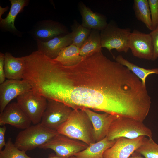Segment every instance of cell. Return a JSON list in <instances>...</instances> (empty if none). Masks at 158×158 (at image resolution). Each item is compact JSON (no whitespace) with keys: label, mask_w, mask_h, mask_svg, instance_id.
<instances>
[{"label":"cell","mask_w":158,"mask_h":158,"mask_svg":"<svg viewBox=\"0 0 158 158\" xmlns=\"http://www.w3.org/2000/svg\"><path fill=\"white\" fill-rule=\"evenodd\" d=\"M116 69V62L102 51L71 66L50 59L40 71L37 90L47 99L63 102L73 109L87 108L111 114Z\"/></svg>","instance_id":"cell-1"},{"label":"cell","mask_w":158,"mask_h":158,"mask_svg":"<svg viewBox=\"0 0 158 158\" xmlns=\"http://www.w3.org/2000/svg\"><path fill=\"white\" fill-rule=\"evenodd\" d=\"M57 131L59 134L80 140L88 145L96 142L92 122L83 109H73L67 119Z\"/></svg>","instance_id":"cell-2"},{"label":"cell","mask_w":158,"mask_h":158,"mask_svg":"<svg viewBox=\"0 0 158 158\" xmlns=\"http://www.w3.org/2000/svg\"><path fill=\"white\" fill-rule=\"evenodd\" d=\"M142 136L152 138L151 130L143 122L129 118L119 117L111 123L106 137L109 140H113L121 138L134 139Z\"/></svg>","instance_id":"cell-3"},{"label":"cell","mask_w":158,"mask_h":158,"mask_svg":"<svg viewBox=\"0 0 158 158\" xmlns=\"http://www.w3.org/2000/svg\"><path fill=\"white\" fill-rule=\"evenodd\" d=\"M59 134L57 130L47 128L40 123L20 131L14 144L20 150L26 152L39 148Z\"/></svg>","instance_id":"cell-4"},{"label":"cell","mask_w":158,"mask_h":158,"mask_svg":"<svg viewBox=\"0 0 158 158\" xmlns=\"http://www.w3.org/2000/svg\"><path fill=\"white\" fill-rule=\"evenodd\" d=\"M131 32L130 28H121L114 20H111L100 32L102 48L110 52L115 49L118 52H127L129 49L128 40Z\"/></svg>","instance_id":"cell-5"},{"label":"cell","mask_w":158,"mask_h":158,"mask_svg":"<svg viewBox=\"0 0 158 158\" xmlns=\"http://www.w3.org/2000/svg\"><path fill=\"white\" fill-rule=\"evenodd\" d=\"M17 102L34 125L40 123L47 99L32 89L18 96Z\"/></svg>","instance_id":"cell-6"},{"label":"cell","mask_w":158,"mask_h":158,"mask_svg":"<svg viewBox=\"0 0 158 158\" xmlns=\"http://www.w3.org/2000/svg\"><path fill=\"white\" fill-rule=\"evenodd\" d=\"M73 110L63 102L48 99L40 123L47 128L57 130L67 119Z\"/></svg>","instance_id":"cell-7"},{"label":"cell","mask_w":158,"mask_h":158,"mask_svg":"<svg viewBox=\"0 0 158 158\" xmlns=\"http://www.w3.org/2000/svg\"><path fill=\"white\" fill-rule=\"evenodd\" d=\"M88 146L81 141L59 134L39 148L51 149L55 152L57 156L70 157L84 150Z\"/></svg>","instance_id":"cell-8"},{"label":"cell","mask_w":158,"mask_h":158,"mask_svg":"<svg viewBox=\"0 0 158 158\" xmlns=\"http://www.w3.org/2000/svg\"><path fill=\"white\" fill-rule=\"evenodd\" d=\"M68 33V29L65 25L51 20H43L37 23L29 32L36 41L43 42Z\"/></svg>","instance_id":"cell-9"},{"label":"cell","mask_w":158,"mask_h":158,"mask_svg":"<svg viewBox=\"0 0 158 158\" xmlns=\"http://www.w3.org/2000/svg\"><path fill=\"white\" fill-rule=\"evenodd\" d=\"M128 46L133 55L138 58L152 60L153 47L150 34L142 33L134 29L129 35Z\"/></svg>","instance_id":"cell-10"},{"label":"cell","mask_w":158,"mask_h":158,"mask_svg":"<svg viewBox=\"0 0 158 158\" xmlns=\"http://www.w3.org/2000/svg\"><path fill=\"white\" fill-rule=\"evenodd\" d=\"M145 138L144 136L134 139L119 138L105 151L103 158H129L143 144Z\"/></svg>","instance_id":"cell-11"},{"label":"cell","mask_w":158,"mask_h":158,"mask_svg":"<svg viewBox=\"0 0 158 158\" xmlns=\"http://www.w3.org/2000/svg\"><path fill=\"white\" fill-rule=\"evenodd\" d=\"M32 89L26 80H6L0 85V112L13 99Z\"/></svg>","instance_id":"cell-12"},{"label":"cell","mask_w":158,"mask_h":158,"mask_svg":"<svg viewBox=\"0 0 158 158\" xmlns=\"http://www.w3.org/2000/svg\"><path fill=\"white\" fill-rule=\"evenodd\" d=\"M32 122L17 102L9 103L0 113V125L9 124L24 130L30 126Z\"/></svg>","instance_id":"cell-13"},{"label":"cell","mask_w":158,"mask_h":158,"mask_svg":"<svg viewBox=\"0 0 158 158\" xmlns=\"http://www.w3.org/2000/svg\"><path fill=\"white\" fill-rule=\"evenodd\" d=\"M82 109L86 113L92 122L96 142L106 137L112 122L120 117L107 113H98L88 108H85Z\"/></svg>","instance_id":"cell-14"},{"label":"cell","mask_w":158,"mask_h":158,"mask_svg":"<svg viewBox=\"0 0 158 158\" xmlns=\"http://www.w3.org/2000/svg\"><path fill=\"white\" fill-rule=\"evenodd\" d=\"M36 41L37 51L53 59L58 56L63 49L72 43L71 32L56 37L46 42Z\"/></svg>","instance_id":"cell-15"},{"label":"cell","mask_w":158,"mask_h":158,"mask_svg":"<svg viewBox=\"0 0 158 158\" xmlns=\"http://www.w3.org/2000/svg\"><path fill=\"white\" fill-rule=\"evenodd\" d=\"M78 8L82 18L81 25L90 30L101 31L108 23L106 17L100 13L93 12L82 1L78 4Z\"/></svg>","instance_id":"cell-16"},{"label":"cell","mask_w":158,"mask_h":158,"mask_svg":"<svg viewBox=\"0 0 158 158\" xmlns=\"http://www.w3.org/2000/svg\"><path fill=\"white\" fill-rule=\"evenodd\" d=\"M4 70L6 78L9 80L23 79L24 71L23 57H16L8 52L5 53Z\"/></svg>","instance_id":"cell-17"},{"label":"cell","mask_w":158,"mask_h":158,"mask_svg":"<svg viewBox=\"0 0 158 158\" xmlns=\"http://www.w3.org/2000/svg\"><path fill=\"white\" fill-rule=\"evenodd\" d=\"M11 7L9 13L4 19H0L1 28L3 30L14 34L19 32L14 25L16 17L18 13L22 12L24 8L28 5V0H10Z\"/></svg>","instance_id":"cell-18"},{"label":"cell","mask_w":158,"mask_h":158,"mask_svg":"<svg viewBox=\"0 0 158 158\" xmlns=\"http://www.w3.org/2000/svg\"><path fill=\"white\" fill-rule=\"evenodd\" d=\"M116 140H109L106 137L102 140L92 143L84 150L74 156L77 158H103L105 151L111 147Z\"/></svg>","instance_id":"cell-19"},{"label":"cell","mask_w":158,"mask_h":158,"mask_svg":"<svg viewBox=\"0 0 158 158\" xmlns=\"http://www.w3.org/2000/svg\"><path fill=\"white\" fill-rule=\"evenodd\" d=\"M80 49V48L72 44L63 49L54 60L65 66L75 65L82 61L85 57L79 54Z\"/></svg>","instance_id":"cell-20"},{"label":"cell","mask_w":158,"mask_h":158,"mask_svg":"<svg viewBox=\"0 0 158 158\" xmlns=\"http://www.w3.org/2000/svg\"><path fill=\"white\" fill-rule=\"evenodd\" d=\"M100 32L97 30H91L88 37L80 48V55L86 57L101 51Z\"/></svg>","instance_id":"cell-21"},{"label":"cell","mask_w":158,"mask_h":158,"mask_svg":"<svg viewBox=\"0 0 158 158\" xmlns=\"http://www.w3.org/2000/svg\"><path fill=\"white\" fill-rule=\"evenodd\" d=\"M116 62L126 67L142 81L143 86L146 87L145 81L146 78L152 74H158V68L146 69L139 67L131 63L124 59L121 55L115 58Z\"/></svg>","instance_id":"cell-22"},{"label":"cell","mask_w":158,"mask_h":158,"mask_svg":"<svg viewBox=\"0 0 158 158\" xmlns=\"http://www.w3.org/2000/svg\"><path fill=\"white\" fill-rule=\"evenodd\" d=\"M137 19L143 23L149 30H153L148 0H134L133 5Z\"/></svg>","instance_id":"cell-23"},{"label":"cell","mask_w":158,"mask_h":158,"mask_svg":"<svg viewBox=\"0 0 158 158\" xmlns=\"http://www.w3.org/2000/svg\"><path fill=\"white\" fill-rule=\"evenodd\" d=\"M72 44L80 48L88 37L91 31L83 27L76 20L71 26Z\"/></svg>","instance_id":"cell-24"},{"label":"cell","mask_w":158,"mask_h":158,"mask_svg":"<svg viewBox=\"0 0 158 158\" xmlns=\"http://www.w3.org/2000/svg\"><path fill=\"white\" fill-rule=\"evenodd\" d=\"M0 158H33L28 156L26 151L21 150L13 143L9 138L3 150L0 151Z\"/></svg>","instance_id":"cell-25"},{"label":"cell","mask_w":158,"mask_h":158,"mask_svg":"<svg viewBox=\"0 0 158 158\" xmlns=\"http://www.w3.org/2000/svg\"><path fill=\"white\" fill-rule=\"evenodd\" d=\"M135 152L145 158H158V144L152 138H146L143 144Z\"/></svg>","instance_id":"cell-26"},{"label":"cell","mask_w":158,"mask_h":158,"mask_svg":"<svg viewBox=\"0 0 158 158\" xmlns=\"http://www.w3.org/2000/svg\"><path fill=\"white\" fill-rule=\"evenodd\" d=\"M148 1L153 30L158 25V0H148Z\"/></svg>","instance_id":"cell-27"},{"label":"cell","mask_w":158,"mask_h":158,"mask_svg":"<svg viewBox=\"0 0 158 158\" xmlns=\"http://www.w3.org/2000/svg\"><path fill=\"white\" fill-rule=\"evenodd\" d=\"M149 34L153 47V55L152 61H155L158 58V25Z\"/></svg>","instance_id":"cell-28"},{"label":"cell","mask_w":158,"mask_h":158,"mask_svg":"<svg viewBox=\"0 0 158 158\" xmlns=\"http://www.w3.org/2000/svg\"><path fill=\"white\" fill-rule=\"evenodd\" d=\"M4 54L0 53V84L4 82L6 80V77L4 70Z\"/></svg>","instance_id":"cell-29"},{"label":"cell","mask_w":158,"mask_h":158,"mask_svg":"<svg viewBox=\"0 0 158 158\" xmlns=\"http://www.w3.org/2000/svg\"><path fill=\"white\" fill-rule=\"evenodd\" d=\"M0 127V151L4 147L6 143L5 140V135L6 128L5 125L1 126Z\"/></svg>","instance_id":"cell-30"},{"label":"cell","mask_w":158,"mask_h":158,"mask_svg":"<svg viewBox=\"0 0 158 158\" xmlns=\"http://www.w3.org/2000/svg\"><path fill=\"white\" fill-rule=\"evenodd\" d=\"M129 158H145L142 157L141 154L135 152H134Z\"/></svg>","instance_id":"cell-31"},{"label":"cell","mask_w":158,"mask_h":158,"mask_svg":"<svg viewBox=\"0 0 158 158\" xmlns=\"http://www.w3.org/2000/svg\"><path fill=\"white\" fill-rule=\"evenodd\" d=\"M0 19H1V16H2V14H3L4 12L6 11L8 9V7H7L6 8H3L1 7V6H0Z\"/></svg>","instance_id":"cell-32"},{"label":"cell","mask_w":158,"mask_h":158,"mask_svg":"<svg viewBox=\"0 0 158 158\" xmlns=\"http://www.w3.org/2000/svg\"><path fill=\"white\" fill-rule=\"evenodd\" d=\"M48 158H69V157H62L53 154H50Z\"/></svg>","instance_id":"cell-33"},{"label":"cell","mask_w":158,"mask_h":158,"mask_svg":"<svg viewBox=\"0 0 158 158\" xmlns=\"http://www.w3.org/2000/svg\"><path fill=\"white\" fill-rule=\"evenodd\" d=\"M69 158H77L75 156H72L70 157Z\"/></svg>","instance_id":"cell-34"}]
</instances>
